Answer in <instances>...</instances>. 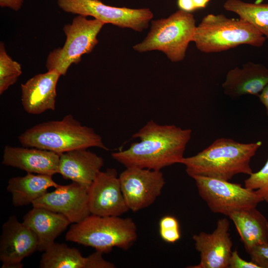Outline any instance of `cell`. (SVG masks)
Masks as SVG:
<instances>
[{
    "mask_svg": "<svg viewBox=\"0 0 268 268\" xmlns=\"http://www.w3.org/2000/svg\"><path fill=\"white\" fill-rule=\"evenodd\" d=\"M192 135L191 129L174 125H161L150 120L132 137L138 138L127 149L113 152L112 158L126 167L160 170L184 157Z\"/></svg>",
    "mask_w": 268,
    "mask_h": 268,
    "instance_id": "cell-1",
    "label": "cell"
},
{
    "mask_svg": "<svg viewBox=\"0 0 268 268\" xmlns=\"http://www.w3.org/2000/svg\"><path fill=\"white\" fill-rule=\"evenodd\" d=\"M262 141L241 143L229 138H219L197 154L184 157L181 164L191 177L201 176L229 181L239 174L250 175L252 158Z\"/></svg>",
    "mask_w": 268,
    "mask_h": 268,
    "instance_id": "cell-2",
    "label": "cell"
},
{
    "mask_svg": "<svg viewBox=\"0 0 268 268\" xmlns=\"http://www.w3.org/2000/svg\"><path fill=\"white\" fill-rule=\"evenodd\" d=\"M24 147H35L59 154L97 147L108 150L102 137L68 114L60 121L43 122L26 130L18 137Z\"/></svg>",
    "mask_w": 268,
    "mask_h": 268,
    "instance_id": "cell-3",
    "label": "cell"
},
{
    "mask_svg": "<svg viewBox=\"0 0 268 268\" xmlns=\"http://www.w3.org/2000/svg\"><path fill=\"white\" fill-rule=\"evenodd\" d=\"M137 238L136 226L132 218L91 214L73 223L65 236L67 241L92 247L103 253H109L114 247L127 250Z\"/></svg>",
    "mask_w": 268,
    "mask_h": 268,
    "instance_id": "cell-4",
    "label": "cell"
},
{
    "mask_svg": "<svg viewBox=\"0 0 268 268\" xmlns=\"http://www.w3.org/2000/svg\"><path fill=\"white\" fill-rule=\"evenodd\" d=\"M266 38L253 25L223 14H208L197 26L193 42L204 53L227 51L241 45L262 47Z\"/></svg>",
    "mask_w": 268,
    "mask_h": 268,
    "instance_id": "cell-5",
    "label": "cell"
},
{
    "mask_svg": "<svg viewBox=\"0 0 268 268\" xmlns=\"http://www.w3.org/2000/svg\"><path fill=\"white\" fill-rule=\"evenodd\" d=\"M196 27L194 15L179 9L167 18L152 21L146 37L133 49L140 53L159 51L172 62L182 61Z\"/></svg>",
    "mask_w": 268,
    "mask_h": 268,
    "instance_id": "cell-6",
    "label": "cell"
},
{
    "mask_svg": "<svg viewBox=\"0 0 268 268\" xmlns=\"http://www.w3.org/2000/svg\"><path fill=\"white\" fill-rule=\"evenodd\" d=\"M104 24L94 18L75 16L71 23L63 27L66 36L63 46L54 49L48 55L46 62L47 70H56L61 75H66L72 64H77L83 55L93 51L98 43L97 36Z\"/></svg>",
    "mask_w": 268,
    "mask_h": 268,
    "instance_id": "cell-7",
    "label": "cell"
},
{
    "mask_svg": "<svg viewBox=\"0 0 268 268\" xmlns=\"http://www.w3.org/2000/svg\"><path fill=\"white\" fill-rule=\"evenodd\" d=\"M198 193L211 211L229 216L231 213L256 207L263 201L254 190L215 178L193 176Z\"/></svg>",
    "mask_w": 268,
    "mask_h": 268,
    "instance_id": "cell-8",
    "label": "cell"
},
{
    "mask_svg": "<svg viewBox=\"0 0 268 268\" xmlns=\"http://www.w3.org/2000/svg\"><path fill=\"white\" fill-rule=\"evenodd\" d=\"M64 11L91 16L104 24L141 32L147 28L153 13L148 8H131L104 4L100 0H57Z\"/></svg>",
    "mask_w": 268,
    "mask_h": 268,
    "instance_id": "cell-9",
    "label": "cell"
},
{
    "mask_svg": "<svg viewBox=\"0 0 268 268\" xmlns=\"http://www.w3.org/2000/svg\"><path fill=\"white\" fill-rule=\"evenodd\" d=\"M119 178L127 205L133 212L153 204L165 184L160 170L135 167H126Z\"/></svg>",
    "mask_w": 268,
    "mask_h": 268,
    "instance_id": "cell-10",
    "label": "cell"
},
{
    "mask_svg": "<svg viewBox=\"0 0 268 268\" xmlns=\"http://www.w3.org/2000/svg\"><path fill=\"white\" fill-rule=\"evenodd\" d=\"M88 206L91 214L120 216L129 209L114 168L100 171L87 189Z\"/></svg>",
    "mask_w": 268,
    "mask_h": 268,
    "instance_id": "cell-11",
    "label": "cell"
},
{
    "mask_svg": "<svg viewBox=\"0 0 268 268\" xmlns=\"http://www.w3.org/2000/svg\"><path fill=\"white\" fill-rule=\"evenodd\" d=\"M38 239L33 232L15 215L2 226L0 260L2 268H21L22 260L38 250Z\"/></svg>",
    "mask_w": 268,
    "mask_h": 268,
    "instance_id": "cell-12",
    "label": "cell"
},
{
    "mask_svg": "<svg viewBox=\"0 0 268 268\" xmlns=\"http://www.w3.org/2000/svg\"><path fill=\"white\" fill-rule=\"evenodd\" d=\"M32 204L33 207L61 213L72 223L79 222L91 214L87 189L73 182L67 185H59L54 191L46 193Z\"/></svg>",
    "mask_w": 268,
    "mask_h": 268,
    "instance_id": "cell-13",
    "label": "cell"
},
{
    "mask_svg": "<svg viewBox=\"0 0 268 268\" xmlns=\"http://www.w3.org/2000/svg\"><path fill=\"white\" fill-rule=\"evenodd\" d=\"M229 222L218 219L211 233L201 232L193 236L196 249L200 253V262L189 268H228L233 243L228 232Z\"/></svg>",
    "mask_w": 268,
    "mask_h": 268,
    "instance_id": "cell-14",
    "label": "cell"
},
{
    "mask_svg": "<svg viewBox=\"0 0 268 268\" xmlns=\"http://www.w3.org/2000/svg\"><path fill=\"white\" fill-rule=\"evenodd\" d=\"M61 75L56 70H48L21 84V103L27 113L39 115L55 110L56 87Z\"/></svg>",
    "mask_w": 268,
    "mask_h": 268,
    "instance_id": "cell-15",
    "label": "cell"
},
{
    "mask_svg": "<svg viewBox=\"0 0 268 268\" xmlns=\"http://www.w3.org/2000/svg\"><path fill=\"white\" fill-rule=\"evenodd\" d=\"M60 154L33 147L6 145L2 164L27 173L53 176L58 173Z\"/></svg>",
    "mask_w": 268,
    "mask_h": 268,
    "instance_id": "cell-16",
    "label": "cell"
},
{
    "mask_svg": "<svg viewBox=\"0 0 268 268\" xmlns=\"http://www.w3.org/2000/svg\"><path fill=\"white\" fill-rule=\"evenodd\" d=\"M104 165V160L86 148L76 149L61 154L58 173L88 189Z\"/></svg>",
    "mask_w": 268,
    "mask_h": 268,
    "instance_id": "cell-17",
    "label": "cell"
},
{
    "mask_svg": "<svg viewBox=\"0 0 268 268\" xmlns=\"http://www.w3.org/2000/svg\"><path fill=\"white\" fill-rule=\"evenodd\" d=\"M268 83V68L263 64L248 62L227 73L222 87L225 95L236 98L245 95L258 96Z\"/></svg>",
    "mask_w": 268,
    "mask_h": 268,
    "instance_id": "cell-18",
    "label": "cell"
},
{
    "mask_svg": "<svg viewBox=\"0 0 268 268\" xmlns=\"http://www.w3.org/2000/svg\"><path fill=\"white\" fill-rule=\"evenodd\" d=\"M23 222L36 236L38 250L44 252L69 225L70 222L63 214L33 207L23 217Z\"/></svg>",
    "mask_w": 268,
    "mask_h": 268,
    "instance_id": "cell-19",
    "label": "cell"
},
{
    "mask_svg": "<svg viewBox=\"0 0 268 268\" xmlns=\"http://www.w3.org/2000/svg\"><path fill=\"white\" fill-rule=\"evenodd\" d=\"M52 177L49 175L27 173L23 177L10 178L6 190L11 194L12 204L19 207L32 204L47 193L49 188L58 187L60 185L53 180Z\"/></svg>",
    "mask_w": 268,
    "mask_h": 268,
    "instance_id": "cell-20",
    "label": "cell"
},
{
    "mask_svg": "<svg viewBox=\"0 0 268 268\" xmlns=\"http://www.w3.org/2000/svg\"><path fill=\"white\" fill-rule=\"evenodd\" d=\"M228 216L248 253L258 245L268 243V221L256 207L233 212Z\"/></svg>",
    "mask_w": 268,
    "mask_h": 268,
    "instance_id": "cell-21",
    "label": "cell"
},
{
    "mask_svg": "<svg viewBox=\"0 0 268 268\" xmlns=\"http://www.w3.org/2000/svg\"><path fill=\"white\" fill-rule=\"evenodd\" d=\"M87 258L80 251L64 243L54 242L41 256V268H86Z\"/></svg>",
    "mask_w": 268,
    "mask_h": 268,
    "instance_id": "cell-22",
    "label": "cell"
},
{
    "mask_svg": "<svg viewBox=\"0 0 268 268\" xmlns=\"http://www.w3.org/2000/svg\"><path fill=\"white\" fill-rule=\"evenodd\" d=\"M223 7L253 25L268 39V4L253 3L241 0H226Z\"/></svg>",
    "mask_w": 268,
    "mask_h": 268,
    "instance_id": "cell-23",
    "label": "cell"
},
{
    "mask_svg": "<svg viewBox=\"0 0 268 268\" xmlns=\"http://www.w3.org/2000/svg\"><path fill=\"white\" fill-rule=\"evenodd\" d=\"M21 66L8 55L4 44H0V94L14 84L22 74Z\"/></svg>",
    "mask_w": 268,
    "mask_h": 268,
    "instance_id": "cell-24",
    "label": "cell"
},
{
    "mask_svg": "<svg viewBox=\"0 0 268 268\" xmlns=\"http://www.w3.org/2000/svg\"><path fill=\"white\" fill-rule=\"evenodd\" d=\"M244 187L254 191L268 203V158L264 166L244 181Z\"/></svg>",
    "mask_w": 268,
    "mask_h": 268,
    "instance_id": "cell-25",
    "label": "cell"
},
{
    "mask_svg": "<svg viewBox=\"0 0 268 268\" xmlns=\"http://www.w3.org/2000/svg\"><path fill=\"white\" fill-rule=\"evenodd\" d=\"M260 268H268V243L258 245L248 253Z\"/></svg>",
    "mask_w": 268,
    "mask_h": 268,
    "instance_id": "cell-26",
    "label": "cell"
},
{
    "mask_svg": "<svg viewBox=\"0 0 268 268\" xmlns=\"http://www.w3.org/2000/svg\"><path fill=\"white\" fill-rule=\"evenodd\" d=\"M103 253L95 251L87 257L86 268H114L115 265L105 260L103 257Z\"/></svg>",
    "mask_w": 268,
    "mask_h": 268,
    "instance_id": "cell-27",
    "label": "cell"
},
{
    "mask_svg": "<svg viewBox=\"0 0 268 268\" xmlns=\"http://www.w3.org/2000/svg\"><path fill=\"white\" fill-rule=\"evenodd\" d=\"M230 268H260L252 261L248 262L244 260L240 257L237 250L232 252L229 261Z\"/></svg>",
    "mask_w": 268,
    "mask_h": 268,
    "instance_id": "cell-28",
    "label": "cell"
},
{
    "mask_svg": "<svg viewBox=\"0 0 268 268\" xmlns=\"http://www.w3.org/2000/svg\"><path fill=\"white\" fill-rule=\"evenodd\" d=\"M159 234L162 240L169 243L176 242L181 237L179 228L159 229Z\"/></svg>",
    "mask_w": 268,
    "mask_h": 268,
    "instance_id": "cell-29",
    "label": "cell"
},
{
    "mask_svg": "<svg viewBox=\"0 0 268 268\" xmlns=\"http://www.w3.org/2000/svg\"><path fill=\"white\" fill-rule=\"evenodd\" d=\"M159 229L179 228L178 220L171 215H166L162 217L159 223Z\"/></svg>",
    "mask_w": 268,
    "mask_h": 268,
    "instance_id": "cell-30",
    "label": "cell"
},
{
    "mask_svg": "<svg viewBox=\"0 0 268 268\" xmlns=\"http://www.w3.org/2000/svg\"><path fill=\"white\" fill-rule=\"evenodd\" d=\"M23 2L24 0H0V6L18 11L22 6Z\"/></svg>",
    "mask_w": 268,
    "mask_h": 268,
    "instance_id": "cell-31",
    "label": "cell"
},
{
    "mask_svg": "<svg viewBox=\"0 0 268 268\" xmlns=\"http://www.w3.org/2000/svg\"><path fill=\"white\" fill-rule=\"evenodd\" d=\"M177 5L179 9L187 12H191L197 10L192 0H177Z\"/></svg>",
    "mask_w": 268,
    "mask_h": 268,
    "instance_id": "cell-32",
    "label": "cell"
},
{
    "mask_svg": "<svg viewBox=\"0 0 268 268\" xmlns=\"http://www.w3.org/2000/svg\"><path fill=\"white\" fill-rule=\"evenodd\" d=\"M258 96L261 103L264 106L268 117V83Z\"/></svg>",
    "mask_w": 268,
    "mask_h": 268,
    "instance_id": "cell-33",
    "label": "cell"
},
{
    "mask_svg": "<svg viewBox=\"0 0 268 268\" xmlns=\"http://www.w3.org/2000/svg\"><path fill=\"white\" fill-rule=\"evenodd\" d=\"M197 9L205 8L210 0H192Z\"/></svg>",
    "mask_w": 268,
    "mask_h": 268,
    "instance_id": "cell-34",
    "label": "cell"
}]
</instances>
